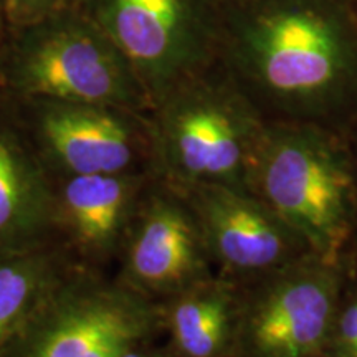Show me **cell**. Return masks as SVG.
Returning <instances> with one entry per match:
<instances>
[{"instance_id": "obj_1", "label": "cell", "mask_w": 357, "mask_h": 357, "mask_svg": "<svg viewBox=\"0 0 357 357\" xmlns=\"http://www.w3.org/2000/svg\"><path fill=\"white\" fill-rule=\"evenodd\" d=\"M217 61L268 124H357L352 0H207Z\"/></svg>"}, {"instance_id": "obj_2", "label": "cell", "mask_w": 357, "mask_h": 357, "mask_svg": "<svg viewBox=\"0 0 357 357\" xmlns=\"http://www.w3.org/2000/svg\"><path fill=\"white\" fill-rule=\"evenodd\" d=\"M247 190L316 255L346 261L357 248V167L342 132L268 124Z\"/></svg>"}, {"instance_id": "obj_3", "label": "cell", "mask_w": 357, "mask_h": 357, "mask_svg": "<svg viewBox=\"0 0 357 357\" xmlns=\"http://www.w3.org/2000/svg\"><path fill=\"white\" fill-rule=\"evenodd\" d=\"M151 119L155 176L247 189L268 123L218 61L169 91Z\"/></svg>"}, {"instance_id": "obj_4", "label": "cell", "mask_w": 357, "mask_h": 357, "mask_svg": "<svg viewBox=\"0 0 357 357\" xmlns=\"http://www.w3.org/2000/svg\"><path fill=\"white\" fill-rule=\"evenodd\" d=\"M0 48V98L95 102L153 113V101L96 20L61 13Z\"/></svg>"}, {"instance_id": "obj_5", "label": "cell", "mask_w": 357, "mask_h": 357, "mask_svg": "<svg viewBox=\"0 0 357 357\" xmlns=\"http://www.w3.org/2000/svg\"><path fill=\"white\" fill-rule=\"evenodd\" d=\"M159 337V303L105 270L78 266L0 357H118Z\"/></svg>"}, {"instance_id": "obj_6", "label": "cell", "mask_w": 357, "mask_h": 357, "mask_svg": "<svg viewBox=\"0 0 357 357\" xmlns=\"http://www.w3.org/2000/svg\"><path fill=\"white\" fill-rule=\"evenodd\" d=\"M0 100L52 178L154 172L151 113L95 102Z\"/></svg>"}, {"instance_id": "obj_7", "label": "cell", "mask_w": 357, "mask_h": 357, "mask_svg": "<svg viewBox=\"0 0 357 357\" xmlns=\"http://www.w3.org/2000/svg\"><path fill=\"white\" fill-rule=\"evenodd\" d=\"M347 261V260H346ZM346 261L316 253L242 287L238 357H314L324 352Z\"/></svg>"}, {"instance_id": "obj_8", "label": "cell", "mask_w": 357, "mask_h": 357, "mask_svg": "<svg viewBox=\"0 0 357 357\" xmlns=\"http://www.w3.org/2000/svg\"><path fill=\"white\" fill-rule=\"evenodd\" d=\"M95 20L153 101L217 61L207 0H96Z\"/></svg>"}, {"instance_id": "obj_9", "label": "cell", "mask_w": 357, "mask_h": 357, "mask_svg": "<svg viewBox=\"0 0 357 357\" xmlns=\"http://www.w3.org/2000/svg\"><path fill=\"white\" fill-rule=\"evenodd\" d=\"M116 263V280L155 303L215 275L189 202L158 176L142 195Z\"/></svg>"}, {"instance_id": "obj_10", "label": "cell", "mask_w": 357, "mask_h": 357, "mask_svg": "<svg viewBox=\"0 0 357 357\" xmlns=\"http://www.w3.org/2000/svg\"><path fill=\"white\" fill-rule=\"evenodd\" d=\"M177 189L197 218L215 273L236 284L252 283L314 253L247 189L218 184Z\"/></svg>"}, {"instance_id": "obj_11", "label": "cell", "mask_w": 357, "mask_h": 357, "mask_svg": "<svg viewBox=\"0 0 357 357\" xmlns=\"http://www.w3.org/2000/svg\"><path fill=\"white\" fill-rule=\"evenodd\" d=\"M154 172L53 178V231L79 265L105 270L116 261Z\"/></svg>"}, {"instance_id": "obj_12", "label": "cell", "mask_w": 357, "mask_h": 357, "mask_svg": "<svg viewBox=\"0 0 357 357\" xmlns=\"http://www.w3.org/2000/svg\"><path fill=\"white\" fill-rule=\"evenodd\" d=\"M52 242L53 178L0 100V255Z\"/></svg>"}, {"instance_id": "obj_13", "label": "cell", "mask_w": 357, "mask_h": 357, "mask_svg": "<svg viewBox=\"0 0 357 357\" xmlns=\"http://www.w3.org/2000/svg\"><path fill=\"white\" fill-rule=\"evenodd\" d=\"M167 357H234L242 287L213 275L159 303Z\"/></svg>"}, {"instance_id": "obj_14", "label": "cell", "mask_w": 357, "mask_h": 357, "mask_svg": "<svg viewBox=\"0 0 357 357\" xmlns=\"http://www.w3.org/2000/svg\"><path fill=\"white\" fill-rule=\"evenodd\" d=\"M78 266L58 242L0 255V354Z\"/></svg>"}, {"instance_id": "obj_15", "label": "cell", "mask_w": 357, "mask_h": 357, "mask_svg": "<svg viewBox=\"0 0 357 357\" xmlns=\"http://www.w3.org/2000/svg\"><path fill=\"white\" fill-rule=\"evenodd\" d=\"M324 352L329 357H357V248L346 261V275Z\"/></svg>"}, {"instance_id": "obj_16", "label": "cell", "mask_w": 357, "mask_h": 357, "mask_svg": "<svg viewBox=\"0 0 357 357\" xmlns=\"http://www.w3.org/2000/svg\"><path fill=\"white\" fill-rule=\"evenodd\" d=\"M78 0H3V13L13 29L20 30L52 17L68 13Z\"/></svg>"}, {"instance_id": "obj_17", "label": "cell", "mask_w": 357, "mask_h": 357, "mask_svg": "<svg viewBox=\"0 0 357 357\" xmlns=\"http://www.w3.org/2000/svg\"><path fill=\"white\" fill-rule=\"evenodd\" d=\"M118 357H167V354L162 344H158V341H149L129 347Z\"/></svg>"}, {"instance_id": "obj_18", "label": "cell", "mask_w": 357, "mask_h": 357, "mask_svg": "<svg viewBox=\"0 0 357 357\" xmlns=\"http://www.w3.org/2000/svg\"><path fill=\"white\" fill-rule=\"evenodd\" d=\"M346 136H347V141H349L352 155H354V162H356V167H357V124L351 129L349 132L346 134Z\"/></svg>"}, {"instance_id": "obj_19", "label": "cell", "mask_w": 357, "mask_h": 357, "mask_svg": "<svg viewBox=\"0 0 357 357\" xmlns=\"http://www.w3.org/2000/svg\"><path fill=\"white\" fill-rule=\"evenodd\" d=\"M314 357H329L328 354H326V352H321V354H318V356H314Z\"/></svg>"}, {"instance_id": "obj_20", "label": "cell", "mask_w": 357, "mask_h": 357, "mask_svg": "<svg viewBox=\"0 0 357 357\" xmlns=\"http://www.w3.org/2000/svg\"><path fill=\"white\" fill-rule=\"evenodd\" d=\"M352 2H354V6H356V8H357V0H352Z\"/></svg>"}, {"instance_id": "obj_21", "label": "cell", "mask_w": 357, "mask_h": 357, "mask_svg": "<svg viewBox=\"0 0 357 357\" xmlns=\"http://www.w3.org/2000/svg\"><path fill=\"white\" fill-rule=\"evenodd\" d=\"M234 357H238V356H234Z\"/></svg>"}]
</instances>
